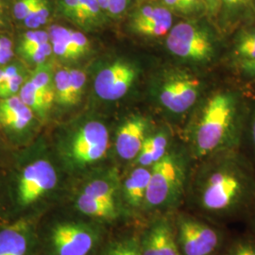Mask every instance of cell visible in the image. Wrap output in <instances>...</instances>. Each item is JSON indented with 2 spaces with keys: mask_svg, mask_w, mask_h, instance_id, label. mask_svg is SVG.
Masks as SVG:
<instances>
[{
  "mask_svg": "<svg viewBox=\"0 0 255 255\" xmlns=\"http://www.w3.org/2000/svg\"><path fill=\"white\" fill-rule=\"evenodd\" d=\"M192 188V204L212 221H227L250 214L255 202V179L237 156L219 151L208 156Z\"/></svg>",
  "mask_w": 255,
  "mask_h": 255,
  "instance_id": "cell-1",
  "label": "cell"
},
{
  "mask_svg": "<svg viewBox=\"0 0 255 255\" xmlns=\"http://www.w3.org/2000/svg\"><path fill=\"white\" fill-rule=\"evenodd\" d=\"M237 101L233 94L223 92L206 103L192 137L193 152L203 159L227 150L235 142Z\"/></svg>",
  "mask_w": 255,
  "mask_h": 255,
  "instance_id": "cell-2",
  "label": "cell"
},
{
  "mask_svg": "<svg viewBox=\"0 0 255 255\" xmlns=\"http://www.w3.org/2000/svg\"><path fill=\"white\" fill-rule=\"evenodd\" d=\"M185 175L182 164L172 154L152 164L145 204L148 208L172 206L182 198Z\"/></svg>",
  "mask_w": 255,
  "mask_h": 255,
  "instance_id": "cell-3",
  "label": "cell"
},
{
  "mask_svg": "<svg viewBox=\"0 0 255 255\" xmlns=\"http://www.w3.org/2000/svg\"><path fill=\"white\" fill-rule=\"evenodd\" d=\"M166 38V46L172 54L185 61L206 63L213 58L215 46L209 28L197 21L175 25Z\"/></svg>",
  "mask_w": 255,
  "mask_h": 255,
  "instance_id": "cell-4",
  "label": "cell"
},
{
  "mask_svg": "<svg viewBox=\"0 0 255 255\" xmlns=\"http://www.w3.org/2000/svg\"><path fill=\"white\" fill-rule=\"evenodd\" d=\"M178 228L177 241L183 255H214L221 246L220 233L201 219L183 216Z\"/></svg>",
  "mask_w": 255,
  "mask_h": 255,
  "instance_id": "cell-5",
  "label": "cell"
},
{
  "mask_svg": "<svg viewBox=\"0 0 255 255\" xmlns=\"http://www.w3.org/2000/svg\"><path fill=\"white\" fill-rule=\"evenodd\" d=\"M201 83L186 73L170 75L161 86L159 99L164 107L175 114L190 109L199 98Z\"/></svg>",
  "mask_w": 255,
  "mask_h": 255,
  "instance_id": "cell-6",
  "label": "cell"
},
{
  "mask_svg": "<svg viewBox=\"0 0 255 255\" xmlns=\"http://www.w3.org/2000/svg\"><path fill=\"white\" fill-rule=\"evenodd\" d=\"M57 183L54 167L46 160L27 165L19 177L17 195L20 204L27 206L52 190Z\"/></svg>",
  "mask_w": 255,
  "mask_h": 255,
  "instance_id": "cell-7",
  "label": "cell"
},
{
  "mask_svg": "<svg viewBox=\"0 0 255 255\" xmlns=\"http://www.w3.org/2000/svg\"><path fill=\"white\" fill-rule=\"evenodd\" d=\"M109 134L106 127L98 121L86 123L75 135L71 156L76 163L91 164L101 159L108 149Z\"/></svg>",
  "mask_w": 255,
  "mask_h": 255,
  "instance_id": "cell-8",
  "label": "cell"
},
{
  "mask_svg": "<svg viewBox=\"0 0 255 255\" xmlns=\"http://www.w3.org/2000/svg\"><path fill=\"white\" fill-rule=\"evenodd\" d=\"M136 77L131 64L116 62L101 70L95 81V90L105 101H117L124 97Z\"/></svg>",
  "mask_w": 255,
  "mask_h": 255,
  "instance_id": "cell-9",
  "label": "cell"
},
{
  "mask_svg": "<svg viewBox=\"0 0 255 255\" xmlns=\"http://www.w3.org/2000/svg\"><path fill=\"white\" fill-rule=\"evenodd\" d=\"M52 242L58 255H87L94 244V237L80 225L61 224L53 230Z\"/></svg>",
  "mask_w": 255,
  "mask_h": 255,
  "instance_id": "cell-10",
  "label": "cell"
},
{
  "mask_svg": "<svg viewBox=\"0 0 255 255\" xmlns=\"http://www.w3.org/2000/svg\"><path fill=\"white\" fill-rule=\"evenodd\" d=\"M33 112L22 101L18 95L0 99V129L9 135H19L30 127Z\"/></svg>",
  "mask_w": 255,
  "mask_h": 255,
  "instance_id": "cell-11",
  "label": "cell"
},
{
  "mask_svg": "<svg viewBox=\"0 0 255 255\" xmlns=\"http://www.w3.org/2000/svg\"><path fill=\"white\" fill-rule=\"evenodd\" d=\"M146 119L135 117L127 120L119 128L116 146L119 156L125 160L137 157L146 139Z\"/></svg>",
  "mask_w": 255,
  "mask_h": 255,
  "instance_id": "cell-12",
  "label": "cell"
},
{
  "mask_svg": "<svg viewBox=\"0 0 255 255\" xmlns=\"http://www.w3.org/2000/svg\"><path fill=\"white\" fill-rule=\"evenodd\" d=\"M27 224L23 221L0 231V255H27Z\"/></svg>",
  "mask_w": 255,
  "mask_h": 255,
  "instance_id": "cell-13",
  "label": "cell"
},
{
  "mask_svg": "<svg viewBox=\"0 0 255 255\" xmlns=\"http://www.w3.org/2000/svg\"><path fill=\"white\" fill-rule=\"evenodd\" d=\"M20 99L40 118L46 117L55 101V95L35 87L28 80L23 83L18 94Z\"/></svg>",
  "mask_w": 255,
  "mask_h": 255,
  "instance_id": "cell-14",
  "label": "cell"
},
{
  "mask_svg": "<svg viewBox=\"0 0 255 255\" xmlns=\"http://www.w3.org/2000/svg\"><path fill=\"white\" fill-rule=\"evenodd\" d=\"M150 179V170L144 166L135 168L125 182V194L128 202L139 207L145 203L146 189Z\"/></svg>",
  "mask_w": 255,
  "mask_h": 255,
  "instance_id": "cell-15",
  "label": "cell"
},
{
  "mask_svg": "<svg viewBox=\"0 0 255 255\" xmlns=\"http://www.w3.org/2000/svg\"><path fill=\"white\" fill-rule=\"evenodd\" d=\"M72 30L61 26H53L49 29V39L53 53L64 60H75L79 58L72 40Z\"/></svg>",
  "mask_w": 255,
  "mask_h": 255,
  "instance_id": "cell-16",
  "label": "cell"
},
{
  "mask_svg": "<svg viewBox=\"0 0 255 255\" xmlns=\"http://www.w3.org/2000/svg\"><path fill=\"white\" fill-rule=\"evenodd\" d=\"M77 207L83 214L96 218L113 219L116 216L115 205L99 201L84 193L77 200Z\"/></svg>",
  "mask_w": 255,
  "mask_h": 255,
  "instance_id": "cell-17",
  "label": "cell"
},
{
  "mask_svg": "<svg viewBox=\"0 0 255 255\" xmlns=\"http://www.w3.org/2000/svg\"><path fill=\"white\" fill-rule=\"evenodd\" d=\"M27 80L37 88L55 95L54 72L51 64L45 62L37 64L34 70L29 72Z\"/></svg>",
  "mask_w": 255,
  "mask_h": 255,
  "instance_id": "cell-18",
  "label": "cell"
},
{
  "mask_svg": "<svg viewBox=\"0 0 255 255\" xmlns=\"http://www.w3.org/2000/svg\"><path fill=\"white\" fill-rule=\"evenodd\" d=\"M159 231V243L157 255H180L177 238L170 225L164 221L157 223Z\"/></svg>",
  "mask_w": 255,
  "mask_h": 255,
  "instance_id": "cell-19",
  "label": "cell"
},
{
  "mask_svg": "<svg viewBox=\"0 0 255 255\" xmlns=\"http://www.w3.org/2000/svg\"><path fill=\"white\" fill-rule=\"evenodd\" d=\"M235 53L241 63L255 60V28L242 31L237 39Z\"/></svg>",
  "mask_w": 255,
  "mask_h": 255,
  "instance_id": "cell-20",
  "label": "cell"
},
{
  "mask_svg": "<svg viewBox=\"0 0 255 255\" xmlns=\"http://www.w3.org/2000/svg\"><path fill=\"white\" fill-rule=\"evenodd\" d=\"M163 6L170 11L186 16H200L206 9L201 0H162Z\"/></svg>",
  "mask_w": 255,
  "mask_h": 255,
  "instance_id": "cell-21",
  "label": "cell"
},
{
  "mask_svg": "<svg viewBox=\"0 0 255 255\" xmlns=\"http://www.w3.org/2000/svg\"><path fill=\"white\" fill-rule=\"evenodd\" d=\"M50 15V6L47 0H37L22 24L28 29H37L46 24Z\"/></svg>",
  "mask_w": 255,
  "mask_h": 255,
  "instance_id": "cell-22",
  "label": "cell"
},
{
  "mask_svg": "<svg viewBox=\"0 0 255 255\" xmlns=\"http://www.w3.org/2000/svg\"><path fill=\"white\" fill-rule=\"evenodd\" d=\"M70 69L62 68L54 73L55 101L64 106H69Z\"/></svg>",
  "mask_w": 255,
  "mask_h": 255,
  "instance_id": "cell-23",
  "label": "cell"
},
{
  "mask_svg": "<svg viewBox=\"0 0 255 255\" xmlns=\"http://www.w3.org/2000/svg\"><path fill=\"white\" fill-rule=\"evenodd\" d=\"M253 2L254 0H220L222 18L236 20L253 7Z\"/></svg>",
  "mask_w": 255,
  "mask_h": 255,
  "instance_id": "cell-24",
  "label": "cell"
},
{
  "mask_svg": "<svg viewBox=\"0 0 255 255\" xmlns=\"http://www.w3.org/2000/svg\"><path fill=\"white\" fill-rule=\"evenodd\" d=\"M83 193L99 201H103L111 205H115V201H114L115 189L109 182L101 181V180L94 181L90 182L84 188Z\"/></svg>",
  "mask_w": 255,
  "mask_h": 255,
  "instance_id": "cell-25",
  "label": "cell"
},
{
  "mask_svg": "<svg viewBox=\"0 0 255 255\" xmlns=\"http://www.w3.org/2000/svg\"><path fill=\"white\" fill-rule=\"evenodd\" d=\"M70 94H69V106L78 104L82 99L86 76L80 69H70Z\"/></svg>",
  "mask_w": 255,
  "mask_h": 255,
  "instance_id": "cell-26",
  "label": "cell"
},
{
  "mask_svg": "<svg viewBox=\"0 0 255 255\" xmlns=\"http://www.w3.org/2000/svg\"><path fill=\"white\" fill-rule=\"evenodd\" d=\"M28 69H25L24 71L13 76L12 78L0 84V99H7L17 96L23 83L26 82V80L28 78Z\"/></svg>",
  "mask_w": 255,
  "mask_h": 255,
  "instance_id": "cell-27",
  "label": "cell"
},
{
  "mask_svg": "<svg viewBox=\"0 0 255 255\" xmlns=\"http://www.w3.org/2000/svg\"><path fill=\"white\" fill-rule=\"evenodd\" d=\"M105 255H142L141 244L135 238H129L111 247Z\"/></svg>",
  "mask_w": 255,
  "mask_h": 255,
  "instance_id": "cell-28",
  "label": "cell"
},
{
  "mask_svg": "<svg viewBox=\"0 0 255 255\" xmlns=\"http://www.w3.org/2000/svg\"><path fill=\"white\" fill-rule=\"evenodd\" d=\"M144 142L151 150L154 164L166 154L167 137L164 133H159L153 136L147 137Z\"/></svg>",
  "mask_w": 255,
  "mask_h": 255,
  "instance_id": "cell-29",
  "label": "cell"
},
{
  "mask_svg": "<svg viewBox=\"0 0 255 255\" xmlns=\"http://www.w3.org/2000/svg\"><path fill=\"white\" fill-rule=\"evenodd\" d=\"M220 255H255V240L240 238L231 243Z\"/></svg>",
  "mask_w": 255,
  "mask_h": 255,
  "instance_id": "cell-30",
  "label": "cell"
},
{
  "mask_svg": "<svg viewBox=\"0 0 255 255\" xmlns=\"http://www.w3.org/2000/svg\"><path fill=\"white\" fill-rule=\"evenodd\" d=\"M82 7V24L94 23L101 16V10L97 0H80Z\"/></svg>",
  "mask_w": 255,
  "mask_h": 255,
  "instance_id": "cell-31",
  "label": "cell"
},
{
  "mask_svg": "<svg viewBox=\"0 0 255 255\" xmlns=\"http://www.w3.org/2000/svg\"><path fill=\"white\" fill-rule=\"evenodd\" d=\"M49 34L44 30L38 29H29L25 31L19 39L18 45L16 46H27L35 45V44H43L49 42Z\"/></svg>",
  "mask_w": 255,
  "mask_h": 255,
  "instance_id": "cell-32",
  "label": "cell"
},
{
  "mask_svg": "<svg viewBox=\"0 0 255 255\" xmlns=\"http://www.w3.org/2000/svg\"><path fill=\"white\" fill-rule=\"evenodd\" d=\"M37 0H11V16L16 22H23Z\"/></svg>",
  "mask_w": 255,
  "mask_h": 255,
  "instance_id": "cell-33",
  "label": "cell"
},
{
  "mask_svg": "<svg viewBox=\"0 0 255 255\" xmlns=\"http://www.w3.org/2000/svg\"><path fill=\"white\" fill-rule=\"evenodd\" d=\"M61 10L66 17L82 24V7L80 0H60Z\"/></svg>",
  "mask_w": 255,
  "mask_h": 255,
  "instance_id": "cell-34",
  "label": "cell"
},
{
  "mask_svg": "<svg viewBox=\"0 0 255 255\" xmlns=\"http://www.w3.org/2000/svg\"><path fill=\"white\" fill-rule=\"evenodd\" d=\"M158 243H159V231H158V225L156 223L154 226L149 230L143 243L141 244L142 255H157Z\"/></svg>",
  "mask_w": 255,
  "mask_h": 255,
  "instance_id": "cell-35",
  "label": "cell"
},
{
  "mask_svg": "<svg viewBox=\"0 0 255 255\" xmlns=\"http://www.w3.org/2000/svg\"><path fill=\"white\" fill-rule=\"evenodd\" d=\"M15 57L13 42L9 36L0 32V66L8 64Z\"/></svg>",
  "mask_w": 255,
  "mask_h": 255,
  "instance_id": "cell-36",
  "label": "cell"
},
{
  "mask_svg": "<svg viewBox=\"0 0 255 255\" xmlns=\"http://www.w3.org/2000/svg\"><path fill=\"white\" fill-rule=\"evenodd\" d=\"M25 69H27V65L20 60L15 59H13L5 65L0 66V84L12 78L13 76L24 71Z\"/></svg>",
  "mask_w": 255,
  "mask_h": 255,
  "instance_id": "cell-37",
  "label": "cell"
},
{
  "mask_svg": "<svg viewBox=\"0 0 255 255\" xmlns=\"http://www.w3.org/2000/svg\"><path fill=\"white\" fill-rule=\"evenodd\" d=\"M11 16V8L8 0H0V32L6 31L9 27Z\"/></svg>",
  "mask_w": 255,
  "mask_h": 255,
  "instance_id": "cell-38",
  "label": "cell"
},
{
  "mask_svg": "<svg viewBox=\"0 0 255 255\" xmlns=\"http://www.w3.org/2000/svg\"><path fill=\"white\" fill-rule=\"evenodd\" d=\"M72 40H73L74 47L79 57L85 54L89 49V41L82 32L72 30Z\"/></svg>",
  "mask_w": 255,
  "mask_h": 255,
  "instance_id": "cell-39",
  "label": "cell"
},
{
  "mask_svg": "<svg viewBox=\"0 0 255 255\" xmlns=\"http://www.w3.org/2000/svg\"><path fill=\"white\" fill-rule=\"evenodd\" d=\"M130 4V0H109L108 14L112 17H119L122 15Z\"/></svg>",
  "mask_w": 255,
  "mask_h": 255,
  "instance_id": "cell-40",
  "label": "cell"
},
{
  "mask_svg": "<svg viewBox=\"0 0 255 255\" xmlns=\"http://www.w3.org/2000/svg\"><path fill=\"white\" fill-rule=\"evenodd\" d=\"M205 6L206 12L211 16H216L220 11V0H201Z\"/></svg>",
  "mask_w": 255,
  "mask_h": 255,
  "instance_id": "cell-41",
  "label": "cell"
},
{
  "mask_svg": "<svg viewBox=\"0 0 255 255\" xmlns=\"http://www.w3.org/2000/svg\"><path fill=\"white\" fill-rule=\"evenodd\" d=\"M241 64L245 73L252 77H255V60L251 62H243Z\"/></svg>",
  "mask_w": 255,
  "mask_h": 255,
  "instance_id": "cell-42",
  "label": "cell"
},
{
  "mask_svg": "<svg viewBox=\"0 0 255 255\" xmlns=\"http://www.w3.org/2000/svg\"><path fill=\"white\" fill-rule=\"evenodd\" d=\"M100 8H101L102 11L108 13V9H109V0H97Z\"/></svg>",
  "mask_w": 255,
  "mask_h": 255,
  "instance_id": "cell-43",
  "label": "cell"
},
{
  "mask_svg": "<svg viewBox=\"0 0 255 255\" xmlns=\"http://www.w3.org/2000/svg\"><path fill=\"white\" fill-rule=\"evenodd\" d=\"M252 137H253V142L255 146V117L253 121V126H252Z\"/></svg>",
  "mask_w": 255,
  "mask_h": 255,
  "instance_id": "cell-44",
  "label": "cell"
},
{
  "mask_svg": "<svg viewBox=\"0 0 255 255\" xmlns=\"http://www.w3.org/2000/svg\"><path fill=\"white\" fill-rule=\"evenodd\" d=\"M250 215L253 218V223H254V227L255 228V202L254 206H253V208L251 210V212H250Z\"/></svg>",
  "mask_w": 255,
  "mask_h": 255,
  "instance_id": "cell-45",
  "label": "cell"
}]
</instances>
